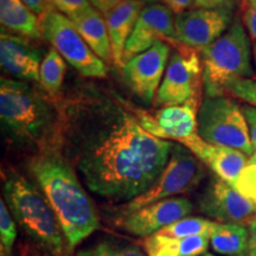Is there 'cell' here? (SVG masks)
Masks as SVG:
<instances>
[{"label": "cell", "instance_id": "obj_1", "mask_svg": "<svg viewBox=\"0 0 256 256\" xmlns=\"http://www.w3.org/2000/svg\"><path fill=\"white\" fill-rule=\"evenodd\" d=\"M55 142L89 190L115 202H130L151 188L174 146L145 130L119 98L92 87L64 102Z\"/></svg>", "mask_w": 256, "mask_h": 256}, {"label": "cell", "instance_id": "obj_2", "mask_svg": "<svg viewBox=\"0 0 256 256\" xmlns=\"http://www.w3.org/2000/svg\"><path fill=\"white\" fill-rule=\"evenodd\" d=\"M28 171L55 211L70 252L100 228L94 202L60 151L43 148L30 160Z\"/></svg>", "mask_w": 256, "mask_h": 256}, {"label": "cell", "instance_id": "obj_3", "mask_svg": "<svg viewBox=\"0 0 256 256\" xmlns=\"http://www.w3.org/2000/svg\"><path fill=\"white\" fill-rule=\"evenodd\" d=\"M2 192L14 220L42 254H69V244L60 220L36 183L11 171L5 179Z\"/></svg>", "mask_w": 256, "mask_h": 256}, {"label": "cell", "instance_id": "obj_4", "mask_svg": "<svg viewBox=\"0 0 256 256\" xmlns=\"http://www.w3.org/2000/svg\"><path fill=\"white\" fill-rule=\"evenodd\" d=\"M0 120L2 130L23 144L56 140L60 112L28 83L0 78Z\"/></svg>", "mask_w": 256, "mask_h": 256}, {"label": "cell", "instance_id": "obj_5", "mask_svg": "<svg viewBox=\"0 0 256 256\" xmlns=\"http://www.w3.org/2000/svg\"><path fill=\"white\" fill-rule=\"evenodd\" d=\"M200 56L206 96L223 95L224 84L230 80L254 78L250 37L238 20L211 46L200 49Z\"/></svg>", "mask_w": 256, "mask_h": 256}, {"label": "cell", "instance_id": "obj_6", "mask_svg": "<svg viewBox=\"0 0 256 256\" xmlns=\"http://www.w3.org/2000/svg\"><path fill=\"white\" fill-rule=\"evenodd\" d=\"M197 133L204 142L238 150L252 156L255 153L243 107L228 96H206L198 110Z\"/></svg>", "mask_w": 256, "mask_h": 256}, {"label": "cell", "instance_id": "obj_7", "mask_svg": "<svg viewBox=\"0 0 256 256\" xmlns=\"http://www.w3.org/2000/svg\"><path fill=\"white\" fill-rule=\"evenodd\" d=\"M200 162L190 150L182 144H176L162 174L144 194L124 204L119 217L196 188L204 177V170Z\"/></svg>", "mask_w": 256, "mask_h": 256}, {"label": "cell", "instance_id": "obj_8", "mask_svg": "<svg viewBox=\"0 0 256 256\" xmlns=\"http://www.w3.org/2000/svg\"><path fill=\"white\" fill-rule=\"evenodd\" d=\"M40 26L43 37L81 75L90 78L107 76L106 63L95 55L68 17L51 10L40 16Z\"/></svg>", "mask_w": 256, "mask_h": 256}, {"label": "cell", "instance_id": "obj_9", "mask_svg": "<svg viewBox=\"0 0 256 256\" xmlns=\"http://www.w3.org/2000/svg\"><path fill=\"white\" fill-rule=\"evenodd\" d=\"M170 55L162 84L156 92L158 106L191 104L200 108L204 88L203 66L200 56L192 48L178 43Z\"/></svg>", "mask_w": 256, "mask_h": 256}, {"label": "cell", "instance_id": "obj_10", "mask_svg": "<svg viewBox=\"0 0 256 256\" xmlns=\"http://www.w3.org/2000/svg\"><path fill=\"white\" fill-rule=\"evenodd\" d=\"M234 11L224 8H194L176 16L174 42L192 49L211 46L232 26Z\"/></svg>", "mask_w": 256, "mask_h": 256}, {"label": "cell", "instance_id": "obj_11", "mask_svg": "<svg viewBox=\"0 0 256 256\" xmlns=\"http://www.w3.org/2000/svg\"><path fill=\"white\" fill-rule=\"evenodd\" d=\"M170 54L168 42L158 40L145 52L133 57L122 66L127 86L145 104H152L154 100L164 78L162 75H165Z\"/></svg>", "mask_w": 256, "mask_h": 256}, {"label": "cell", "instance_id": "obj_12", "mask_svg": "<svg viewBox=\"0 0 256 256\" xmlns=\"http://www.w3.org/2000/svg\"><path fill=\"white\" fill-rule=\"evenodd\" d=\"M192 209L194 206L188 198L172 197L118 217L116 226L132 235L146 238L170 224L188 217Z\"/></svg>", "mask_w": 256, "mask_h": 256}, {"label": "cell", "instance_id": "obj_13", "mask_svg": "<svg viewBox=\"0 0 256 256\" xmlns=\"http://www.w3.org/2000/svg\"><path fill=\"white\" fill-rule=\"evenodd\" d=\"M204 215L220 223H244L256 215L255 203L218 177L208 184L198 202Z\"/></svg>", "mask_w": 256, "mask_h": 256}, {"label": "cell", "instance_id": "obj_14", "mask_svg": "<svg viewBox=\"0 0 256 256\" xmlns=\"http://www.w3.org/2000/svg\"><path fill=\"white\" fill-rule=\"evenodd\" d=\"M174 38L176 17L172 10L165 4L145 6L124 48V64L145 52L158 40L168 42Z\"/></svg>", "mask_w": 256, "mask_h": 256}, {"label": "cell", "instance_id": "obj_15", "mask_svg": "<svg viewBox=\"0 0 256 256\" xmlns=\"http://www.w3.org/2000/svg\"><path fill=\"white\" fill-rule=\"evenodd\" d=\"M194 104H185L162 107L156 114L136 112L142 126L158 139H171L182 142L197 133V112Z\"/></svg>", "mask_w": 256, "mask_h": 256}, {"label": "cell", "instance_id": "obj_16", "mask_svg": "<svg viewBox=\"0 0 256 256\" xmlns=\"http://www.w3.org/2000/svg\"><path fill=\"white\" fill-rule=\"evenodd\" d=\"M42 52L25 37L2 31L0 66L6 75L18 81L40 82Z\"/></svg>", "mask_w": 256, "mask_h": 256}, {"label": "cell", "instance_id": "obj_17", "mask_svg": "<svg viewBox=\"0 0 256 256\" xmlns=\"http://www.w3.org/2000/svg\"><path fill=\"white\" fill-rule=\"evenodd\" d=\"M222 180L232 185L247 165L249 156L238 150L204 142L198 133L180 142Z\"/></svg>", "mask_w": 256, "mask_h": 256}, {"label": "cell", "instance_id": "obj_18", "mask_svg": "<svg viewBox=\"0 0 256 256\" xmlns=\"http://www.w3.org/2000/svg\"><path fill=\"white\" fill-rule=\"evenodd\" d=\"M144 5L145 4L139 0H124L104 16L113 51V63L116 66L122 68L124 48L142 8H145Z\"/></svg>", "mask_w": 256, "mask_h": 256}, {"label": "cell", "instance_id": "obj_19", "mask_svg": "<svg viewBox=\"0 0 256 256\" xmlns=\"http://www.w3.org/2000/svg\"><path fill=\"white\" fill-rule=\"evenodd\" d=\"M70 20L96 56L104 63L113 60L110 38L104 14L92 6Z\"/></svg>", "mask_w": 256, "mask_h": 256}, {"label": "cell", "instance_id": "obj_20", "mask_svg": "<svg viewBox=\"0 0 256 256\" xmlns=\"http://www.w3.org/2000/svg\"><path fill=\"white\" fill-rule=\"evenodd\" d=\"M209 244L208 235L174 238L156 232L144 240L147 256H200L206 254Z\"/></svg>", "mask_w": 256, "mask_h": 256}, {"label": "cell", "instance_id": "obj_21", "mask_svg": "<svg viewBox=\"0 0 256 256\" xmlns=\"http://www.w3.org/2000/svg\"><path fill=\"white\" fill-rule=\"evenodd\" d=\"M0 23L2 28L31 40L43 37L40 18L22 0H0Z\"/></svg>", "mask_w": 256, "mask_h": 256}, {"label": "cell", "instance_id": "obj_22", "mask_svg": "<svg viewBox=\"0 0 256 256\" xmlns=\"http://www.w3.org/2000/svg\"><path fill=\"white\" fill-rule=\"evenodd\" d=\"M210 246L224 256H248L249 230L242 223H220L210 232Z\"/></svg>", "mask_w": 256, "mask_h": 256}, {"label": "cell", "instance_id": "obj_23", "mask_svg": "<svg viewBox=\"0 0 256 256\" xmlns=\"http://www.w3.org/2000/svg\"><path fill=\"white\" fill-rule=\"evenodd\" d=\"M66 74V60L57 51L51 48L44 56L40 70V87L50 96L60 94Z\"/></svg>", "mask_w": 256, "mask_h": 256}, {"label": "cell", "instance_id": "obj_24", "mask_svg": "<svg viewBox=\"0 0 256 256\" xmlns=\"http://www.w3.org/2000/svg\"><path fill=\"white\" fill-rule=\"evenodd\" d=\"M214 226L215 220L200 218V217H185L165 226L156 234L174 238H185L197 235L210 236Z\"/></svg>", "mask_w": 256, "mask_h": 256}, {"label": "cell", "instance_id": "obj_25", "mask_svg": "<svg viewBox=\"0 0 256 256\" xmlns=\"http://www.w3.org/2000/svg\"><path fill=\"white\" fill-rule=\"evenodd\" d=\"M74 256H146L142 248L132 243L104 240L81 249Z\"/></svg>", "mask_w": 256, "mask_h": 256}, {"label": "cell", "instance_id": "obj_26", "mask_svg": "<svg viewBox=\"0 0 256 256\" xmlns=\"http://www.w3.org/2000/svg\"><path fill=\"white\" fill-rule=\"evenodd\" d=\"M16 238L17 226L2 198L0 200V256H12Z\"/></svg>", "mask_w": 256, "mask_h": 256}, {"label": "cell", "instance_id": "obj_27", "mask_svg": "<svg viewBox=\"0 0 256 256\" xmlns=\"http://www.w3.org/2000/svg\"><path fill=\"white\" fill-rule=\"evenodd\" d=\"M223 94L244 101L256 108V81L252 78L230 80L224 84Z\"/></svg>", "mask_w": 256, "mask_h": 256}, {"label": "cell", "instance_id": "obj_28", "mask_svg": "<svg viewBox=\"0 0 256 256\" xmlns=\"http://www.w3.org/2000/svg\"><path fill=\"white\" fill-rule=\"evenodd\" d=\"M234 188L248 200L256 202V152L249 156L240 177L234 184Z\"/></svg>", "mask_w": 256, "mask_h": 256}, {"label": "cell", "instance_id": "obj_29", "mask_svg": "<svg viewBox=\"0 0 256 256\" xmlns=\"http://www.w3.org/2000/svg\"><path fill=\"white\" fill-rule=\"evenodd\" d=\"M50 2L56 11L60 12L69 19L87 11L92 6L90 0H50Z\"/></svg>", "mask_w": 256, "mask_h": 256}, {"label": "cell", "instance_id": "obj_30", "mask_svg": "<svg viewBox=\"0 0 256 256\" xmlns=\"http://www.w3.org/2000/svg\"><path fill=\"white\" fill-rule=\"evenodd\" d=\"M243 25L247 30L249 37L256 43V2H246L243 11Z\"/></svg>", "mask_w": 256, "mask_h": 256}, {"label": "cell", "instance_id": "obj_31", "mask_svg": "<svg viewBox=\"0 0 256 256\" xmlns=\"http://www.w3.org/2000/svg\"><path fill=\"white\" fill-rule=\"evenodd\" d=\"M242 0H194L196 8H224L234 11Z\"/></svg>", "mask_w": 256, "mask_h": 256}, {"label": "cell", "instance_id": "obj_32", "mask_svg": "<svg viewBox=\"0 0 256 256\" xmlns=\"http://www.w3.org/2000/svg\"><path fill=\"white\" fill-rule=\"evenodd\" d=\"M243 112H244L246 119H247L252 147L256 152V108L250 104H246L243 106Z\"/></svg>", "mask_w": 256, "mask_h": 256}, {"label": "cell", "instance_id": "obj_33", "mask_svg": "<svg viewBox=\"0 0 256 256\" xmlns=\"http://www.w3.org/2000/svg\"><path fill=\"white\" fill-rule=\"evenodd\" d=\"M22 2L38 16H43L51 10H55L51 5L50 0H22Z\"/></svg>", "mask_w": 256, "mask_h": 256}, {"label": "cell", "instance_id": "obj_34", "mask_svg": "<svg viewBox=\"0 0 256 256\" xmlns=\"http://www.w3.org/2000/svg\"><path fill=\"white\" fill-rule=\"evenodd\" d=\"M164 4L171 8L174 14H179L194 8V0H164Z\"/></svg>", "mask_w": 256, "mask_h": 256}, {"label": "cell", "instance_id": "obj_35", "mask_svg": "<svg viewBox=\"0 0 256 256\" xmlns=\"http://www.w3.org/2000/svg\"><path fill=\"white\" fill-rule=\"evenodd\" d=\"M124 0H90L92 8H95L101 14H108L112 10L119 6Z\"/></svg>", "mask_w": 256, "mask_h": 256}, {"label": "cell", "instance_id": "obj_36", "mask_svg": "<svg viewBox=\"0 0 256 256\" xmlns=\"http://www.w3.org/2000/svg\"><path fill=\"white\" fill-rule=\"evenodd\" d=\"M249 230V252L248 256H256V215L247 222Z\"/></svg>", "mask_w": 256, "mask_h": 256}, {"label": "cell", "instance_id": "obj_37", "mask_svg": "<svg viewBox=\"0 0 256 256\" xmlns=\"http://www.w3.org/2000/svg\"><path fill=\"white\" fill-rule=\"evenodd\" d=\"M252 60H254V78L256 81V43L252 46Z\"/></svg>", "mask_w": 256, "mask_h": 256}, {"label": "cell", "instance_id": "obj_38", "mask_svg": "<svg viewBox=\"0 0 256 256\" xmlns=\"http://www.w3.org/2000/svg\"><path fill=\"white\" fill-rule=\"evenodd\" d=\"M139 2H144V4L152 5V4H159L160 2H164V0H139Z\"/></svg>", "mask_w": 256, "mask_h": 256}, {"label": "cell", "instance_id": "obj_39", "mask_svg": "<svg viewBox=\"0 0 256 256\" xmlns=\"http://www.w3.org/2000/svg\"><path fill=\"white\" fill-rule=\"evenodd\" d=\"M200 256H216V255H214V254H209V252H206V254H203V255H200Z\"/></svg>", "mask_w": 256, "mask_h": 256}, {"label": "cell", "instance_id": "obj_40", "mask_svg": "<svg viewBox=\"0 0 256 256\" xmlns=\"http://www.w3.org/2000/svg\"><path fill=\"white\" fill-rule=\"evenodd\" d=\"M246 2H249V4H252V2H256V0H246Z\"/></svg>", "mask_w": 256, "mask_h": 256}, {"label": "cell", "instance_id": "obj_41", "mask_svg": "<svg viewBox=\"0 0 256 256\" xmlns=\"http://www.w3.org/2000/svg\"><path fill=\"white\" fill-rule=\"evenodd\" d=\"M255 206H256V202H255Z\"/></svg>", "mask_w": 256, "mask_h": 256}]
</instances>
